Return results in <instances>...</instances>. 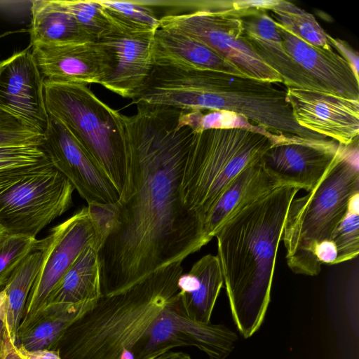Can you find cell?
<instances>
[{
	"label": "cell",
	"mask_w": 359,
	"mask_h": 359,
	"mask_svg": "<svg viewBox=\"0 0 359 359\" xmlns=\"http://www.w3.org/2000/svg\"><path fill=\"white\" fill-rule=\"evenodd\" d=\"M126 116L127 168L113 220L98 251L102 296L183 262L208 243L184 207L180 187L194 132L179 127L183 110L137 104Z\"/></svg>",
	"instance_id": "6da1fadb"
},
{
	"label": "cell",
	"mask_w": 359,
	"mask_h": 359,
	"mask_svg": "<svg viewBox=\"0 0 359 359\" xmlns=\"http://www.w3.org/2000/svg\"><path fill=\"white\" fill-rule=\"evenodd\" d=\"M299 190L275 188L241 208L215 236L233 320L245 339L264 323L285 221Z\"/></svg>",
	"instance_id": "7a4b0ae2"
},
{
	"label": "cell",
	"mask_w": 359,
	"mask_h": 359,
	"mask_svg": "<svg viewBox=\"0 0 359 359\" xmlns=\"http://www.w3.org/2000/svg\"><path fill=\"white\" fill-rule=\"evenodd\" d=\"M182 263H171L119 292L102 296L59 338L55 350L61 359H134L137 342L178 296Z\"/></svg>",
	"instance_id": "3957f363"
},
{
	"label": "cell",
	"mask_w": 359,
	"mask_h": 359,
	"mask_svg": "<svg viewBox=\"0 0 359 359\" xmlns=\"http://www.w3.org/2000/svg\"><path fill=\"white\" fill-rule=\"evenodd\" d=\"M339 144L334 161L317 185L289 206L282 240L287 264L294 273L314 276L323 264H337L331 241L350 199L359 192L358 138Z\"/></svg>",
	"instance_id": "277c9868"
},
{
	"label": "cell",
	"mask_w": 359,
	"mask_h": 359,
	"mask_svg": "<svg viewBox=\"0 0 359 359\" xmlns=\"http://www.w3.org/2000/svg\"><path fill=\"white\" fill-rule=\"evenodd\" d=\"M276 140L244 128L194 133L180 187L185 208L203 224L217 199L245 168L260 161Z\"/></svg>",
	"instance_id": "5b68a950"
},
{
	"label": "cell",
	"mask_w": 359,
	"mask_h": 359,
	"mask_svg": "<svg viewBox=\"0 0 359 359\" xmlns=\"http://www.w3.org/2000/svg\"><path fill=\"white\" fill-rule=\"evenodd\" d=\"M44 95L49 116L67 128L121 194L127 168L126 116L83 83L44 81Z\"/></svg>",
	"instance_id": "8992f818"
},
{
	"label": "cell",
	"mask_w": 359,
	"mask_h": 359,
	"mask_svg": "<svg viewBox=\"0 0 359 359\" xmlns=\"http://www.w3.org/2000/svg\"><path fill=\"white\" fill-rule=\"evenodd\" d=\"M262 4L261 1H217L210 9L163 16L159 28L172 29L200 41L246 76L283 83L281 76L258 56L245 36L243 17Z\"/></svg>",
	"instance_id": "52a82bcc"
},
{
	"label": "cell",
	"mask_w": 359,
	"mask_h": 359,
	"mask_svg": "<svg viewBox=\"0 0 359 359\" xmlns=\"http://www.w3.org/2000/svg\"><path fill=\"white\" fill-rule=\"evenodd\" d=\"M74 188L51 163L0 183V226L34 237L73 205Z\"/></svg>",
	"instance_id": "ba28073f"
},
{
	"label": "cell",
	"mask_w": 359,
	"mask_h": 359,
	"mask_svg": "<svg viewBox=\"0 0 359 359\" xmlns=\"http://www.w3.org/2000/svg\"><path fill=\"white\" fill-rule=\"evenodd\" d=\"M46 236L43 262L29 292L22 321L44 306L53 289L86 247L95 244L100 248L104 241L102 231L88 206L53 227Z\"/></svg>",
	"instance_id": "9c48e42d"
},
{
	"label": "cell",
	"mask_w": 359,
	"mask_h": 359,
	"mask_svg": "<svg viewBox=\"0 0 359 359\" xmlns=\"http://www.w3.org/2000/svg\"><path fill=\"white\" fill-rule=\"evenodd\" d=\"M50 117L41 148L53 165L88 205H112L120 194L111 180L67 128Z\"/></svg>",
	"instance_id": "30bf717a"
},
{
	"label": "cell",
	"mask_w": 359,
	"mask_h": 359,
	"mask_svg": "<svg viewBox=\"0 0 359 359\" xmlns=\"http://www.w3.org/2000/svg\"><path fill=\"white\" fill-rule=\"evenodd\" d=\"M104 8L111 20V27L97 41L114 47L116 65L100 85L124 98L133 99L152 70L156 31Z\"/></svg>",
	"instance_id": "8fae6325"
},
{
	"label": "cell",
	"mask_w": 359,
	"mask_h": 359,
	"mask_svg": "<svg viewBox=\"0 0 359 359\" xmlns=\"http://www.w3.org/2000/svg\"><path fill=\"white\" fill-rule=\"evenodd\" d=\"M29 46L43 81L100 84L116 65L114 47L99 41Z\"/></svg>",
	"instance_id": "7c38bea8"
},
{
	"label": "cell",
	"mask_w": 359,
	"mask_h": 359,
	"mask_svg": "<svg viewBox=\"0 0 359 359\" xmlns=\"http://www.w3.org/2000/svg\"><path fill=\"white\" fill-rule=\"evenodd\" d=\"M339 143L331 140H314L281 136L261 159L266 172L281 185L312 190L334 161Z\"/></svg>",
	"instance_id": "4fadbf2b"
},
{
	"label": "cell",
	"mask_w": 359,
	"mask_h": 359,
	"mask_svg": "<svg viewBox=\"0 0 359 359\" xmlns=\"http://www.w3.org/2000/svg\"><path fill=\"white\" fill-rule=\"evenodd\" d=\"M0 111L41 134L48 127L44 81L29 46L1 60Z\"/></svg>",
	"instance_id": "5bb4252c"
},
{
	"label": "cell",
	"mask_w": 359,
	"mask_h": 359,
	"mask_svg": "<svg viewBox=\"0 0 359 359\" xmlns=\"http://www.w3.org/2000/svg\"><path fill=\"white\" fill-rule=\"evenodd\" d=\"M286 97L301 127L343 144L358 138L359 100L294 87Z\"/></svg>",
	"instance_id": "9a60e30c"
},
{
	"label": "cell",
	"mask_w": 359,
	"mask_h": 359,
	"mask_svg": "<svg viewBox=\"0 0 359 359\" xmlns=\"http://www.w3.org/2000/svg\"><path fill=\"white\" fill-rule=\"evenodd\" d=\"M275 23L287 54L320 85L323 92L359 100V77L344 58L334 50L304 41L279 23Z\"/></svg>",
	"instance_id": "2e32d148"
},
{
	"label": "cell",
	"mask_w": 359,
	"mask_h": 359,
	"mask_svg": "<svg viewBox=\"0 0 359 359\" xmlns=\"http://www.w3.org/2000/svg\"><path fill=\"white\" fill-rule=\"evenodd\" d=\"M275 22L263 8L243 16L247 41L258 56L281 76L285 86L323 92L320 85L287 54Z\"/></svg>",
	"instance_id": "e0dca14e"
},
{
	"label": "cell",
	"mask_w": 359,
	"mask_h": 359,
	"mask_svg": "<svg viewBox=\"0 0 359 359\" xmlns=\"http://www.w3.org/2000/svg\"><path fill=\"white\" fill-rule=\"evenodd\" d=\"M152 60L156 65L213 70L245 76L205 44L172 29L159 28L156 31Z\"/></svg>",
	"instance_id": "ac0fdd59"
},
{
	"label": "cell",
	"mask_w": 359,
	"mask_h": 359,
	"mask_svg": "<svg viewBox=\"0 0 359 359\" xmlns=\"http://www.w3.org/2000/svg\"><path fill=\"white\" fill-rule=\"evenodd\" d=\"M179 298L184 313L193 320L210 323L215 303L224 285L217 255H206L198 259L178 280Z\"/></svg>",
	"instance_id": "d6986e66"
},
{
	"label": "cell",
	"mask_w": 359,
	"mask_h": 359,
	"mask_svg": "<svg viewBox=\"0 0 359 359\" xmlns=\"http://www.w3.org/2000/svg\"><path fill=\"white\" fill-rule=\"evenodd\" d=\"M280 186L283 185L266 172L261 160L245 168L232 180L206 215L203 233L207 242L241 208Z\"/></svg>",
	"instance_id": "ffe728a7"
},
{
	"label": "cell",
	"mask_w": 359,
	"mask_h": 359,
	"mask_svg": "<svg viewBox=\"0 0 359 359\" xmlns=\"http://www.w3.org/2000/svg\"><path fill=\"white\" fill-rule=\"evenodd\" d=\"M96 302L46 304L20 323L15 346L29 351L55 350L56 344L65 330Z\"/></svg>",
	"instance_id": "44dd1931"
},
{
	"label": "cell",
	"mask_w": 359,
	"mask_h": 359,
	"mask_svg": "<svg viewBox=\"0 0 359 359\" xmlns=\"http://www.w3.org/2000/svg\"><path fill=\"white\" fill-rule=\"evenodd\" d=\"M30 13L29 45L97 41L81 27L61 0H33Z\"/></svg>",
	"instance_id": "7402d4cb"
},
{
	"label": "cell",
	"mask_w": 359,
	"mask_h": 359,
	"mask_svg": "<svg viewBox=\"0 0 359 359\" xmlns=\"http://www.w3.org/2000/svg\"><path fill=\"white\" fill-rule=\"evenodd\" d=\"M99 250L95 244L83 249L53 289L46 304L97 302L102 297Z\"/></svg>",
	"instance_id": "603a6c76"
},
{
	"label": "cell",
	"mask_w": 359,
	"mask_h": 359,
	"mask_svg": "<svg viewBox=\"0 0 359 359\" xmlns=\"http://www.w3.org/2000/svg\"><path fill=\"white\" fill-rule=\"evenodd\" d=\"M47 243V236L37 239L31 251L15 268L4 285L3 290L6 296L4 322L13 344L24 316L29 292L41 268Z\"/></svg>",
	"instance_id": "cb8c5ba5"
},
{
	"label": "cell",
	"mask_w": 359,
	"mask_h": 359,
	"mask_svg": "<svg viewBox=\"0 0 359 359\" xmlns=\"http://www.w3.org/2000/svg\"><path fill=\"white\" fill-rule=\"evenodd\" d=\"M267 11H271L276 22L294 36L318 48L333 50L328 34L311 13L283 0L273 1Z\"/></svg>",
	"instance_id": "d4e9b609"
},
{
	"label": "cell",
	"mask_w": 359,
	"mask_h": 359,
	"mask_svg": "<svg viewBox=\"0 0 359 359\" xmlns=\"http://www.w3.org/2000/svg\"><path fill=\"white\" fill-rule=\"evenodd\" d=\"M331 243L337 252V264L358 255L359 192L350 199L346 213L334 231Z\"/></svg>",
	"instance_id": "484cf974"
},
{
	"label": "cell",
	"mask_w": 359,
	"mask_h": 359,
	"mask_svg": "<svg viewBox=\"0 0 359 359\" xmlns=\"http://www.w3.org/2000/svg\"><path fill=\"white\" fill-rule=\"evenodd\" d=\"M49 162L41 147H0V182Z\"/></svg>",
	"instance_id": "4316f807"
},
{
	"label": "cell",
	"mask_w": 359,
	"mask_h": 359,
	"mask_svg": "<svg viewBox=\"0 0 359 359\" xmlns=\"http://www.w3.org/2000/svg\"><path fill=\"white\" fill-rule=\"evenodd\" d=\"M81 27L97 41L111 27V20L98 0H61Z\"/></svg>",
	"instance_id": "83f0119b"
},
{
	"label": "cell",
	"mask_w": 359,
	"mask_h": 359,
	"mask_svg": "<svg viewBox=\"0 0 359 359\" xmlns=\"http://www.w3.org/2000/svg\"><path fill=\"white\" fill-rule=\"evenodd\" d=\"M36 241L34 237L6 233L0 238V287L4 285Z\"/></svg>",
	"instance_id": "f1b7e54d"
},
{
	"label": "cell",
	"mask_w": 359,
	"mask_h": 359,
	"mask_svg": "<svg viewBox=\"0 0 359 359\" xmlns=\"http://www.w3.org/2000/svg\"><path fill=\"white\" fill-rule=\"evenodd\" d=\"M107 10L120 17L156 31L160 27V15L149 1L98 0Z\"/></svg>",
	"instance_id": "f546056e"
},
{
	"label": "cell",
	"mask_w": 359,
	"mask_h": 359,
	"mask_svg": "<svg viewBox=\"0 0 359 359\" xmlns=\"http://www.w3.org/2000/svg\"><path fill=\"white\" fill-rule=\"evenodd\" d=\"M43 134L33 130L0 111V147H41Z\"/></svg>",
	"instance_id": "4dcf8cb0"
},
{
	"label": "cell",
	"mask_w": 359,
	"mask_h": 359,
	"mask_svg": "<svg viewBox=\"0 0 359 359\" xmlns=\"http://www.w3.org/2000/svg\"><path fill=\"white\" fill-rule=\"evenodd\" d=\"M331 47L337 50V53L344 58L352 67L355 75L358 76V55L344 41L327 36Z\"/></svg>",
	"instance_id": "1f68e13d"
},
{
	"label": "cell",
	"mask_w": 359,
	"mask_h": 359,
	"mask_svg": "<svg viewBox=\"0 0 359 359\" xmlns=\"http://www.w3.org/2000/svg\"><path fill=\"white\" fill-rule=\"evenodd\" d=\"M18 353L22 359H61L58 351L41 349L29 351L21 347H15Z\"/></svg>",
	"instance_id": "d6a6232c"
},
{
	"label": "cell",
	"mask_w": 359,
	"mask_h": 359,
	"mask_svg": "<svg viewBox=\"0 0 359 359\" xmlns=\"http://www.w3.org/2000/svg\"><path fill=\"white\" fill-rule=\"evenodd\" d=\"M2 359H22L18 353L9 334L6 339V348Z\"/></svg>",
	"instance_id": "836d02e7"
},
{
	"label": "cell",
	"mask_w": 359,
	"mask_h": 359,
	"mask_svg": "<svg viewBox=\"0 0 359 359\" xmlns=\"http://www.w3.org/2000/svg\"><path fill=\"white\" fill-rule=\"evenodd\" d=\"M152 359H191L189 354L182 351H168L163 353Z\"/></svg>",
	"instance_id": "e575fe53"
},
{
	"label": "cell",
	"mask_w": 359,
	"mask_h": 359,
	"mask_svg": "<svg viewBox=\"0 0 359 359\" xmlns=\"http://www.w3.org/2000/svg\"><path fill=\"white\" fill-rule=\"evenodd\" d=\"M8 334L5 322L0 320V359L3 358L6 348V339Z\"/></svg>",
	"instance_id": "d590c367"
},
{
	"label": "cell",
	"mask_w": 359,
	"mask_h": 359,
	"mask_svg": "<svg viewBox=\"0 0 359 359\" xmlns=\"http://www.w3.org/2000/svg\"><path fill=\"white\" fill-rule=\"evenodd\" d=\"M6 296L4 290H0V320L5 321Z\"/></svg>",
	"instance_id": "8d00e7d4"
},
{
	"label": "cell",
	"mask_w": 359,
	"mask_h": 359,
	"mask_svg": "<svg viewBox=\"0 0 359 359\" xmlns=\"http://www.w3.org/2000/svg\"><path fill=\"white\" fill-rule=\"evenodd\" d=\"M5 233L4 229L0 226V238Z\"/></svg>",
	"instance_id": "74e56055"
},
{
	"label": "cell",
	"mask_w": 359,
	"mask_h": 359,
	"mask_svg": "<svg viewBox=\"0 0 359 359\" xmlns=\"http://www.w3.org/2000/svg\"><path fill=\"white\" fill-rule=\"evenodd\" d=\"M1 60H0V65H1Z\"/></svg>",
	"instance_id": "f35d334b"
}]
</instances>
